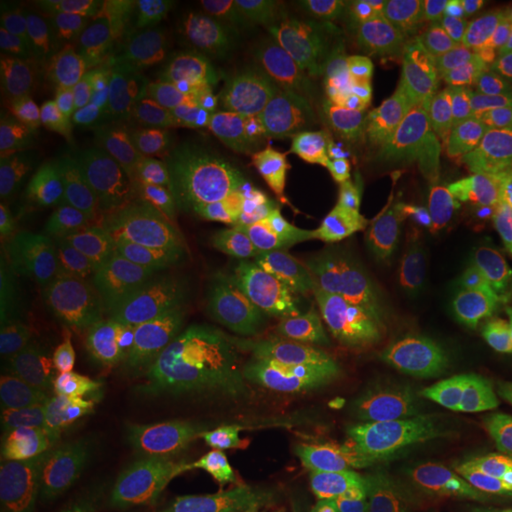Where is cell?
Segmentation results:
<instances>
[{
	"mask_svg": "<svg viewBox=\"0 0 512 512\" xmlns=\"http://www.w3.org/2000/svg\"><path fill=\"white\" fill-rule=\"evenodd\" d=\"M327 323L340 349L338 378L355 418L366 423L446 401L492 366L469 330L420 296L384 283L348 294Z\"/></svg>",
	"mask_w": 512,
	"mask_h": 512,
	"instance_id": "obj_1",
	"label": "cell"
},
{
	"mask_svg": "<svg viewBox=\"0 0 512 512\" xmlns=\"http://www.w3.org/2000/svg\"><path fill=\"white\" fill-rule=\"evenodd\" d=\"M198 452L230 482L249 480L321 499L374 501L372 482L355 454L302 408L279 397L205 429Z\"/></svg>",
	"mask_w": 512,
	"mask_h": 512,
	"instance_id": "obj_2",
	"label": "cell"
},
{
	"mask_svg": "<svg viewBox=\"0 0 512 512\" xmlns=\"http://www.w3.org/2000/svg\"><path fill=\"white\" fill-rule=\"evenodd\" d=\"M150 313L196 395L202 433L274 399L270 366L207 298L177 294Z\"/></svg>",
	"mask_w": 512,
	"mask_h": 512,
	"instance_id": "obj_3",
	"label": "cell"
},
{
	"mask_svg": "<svg viewBox=\"0 0 512 512\" xmlns=\"http://www.w3.org/2000/svg\"><path fill=\"white\" fill-rule=\"evenodd\" d=\"M363 65L389 103L416 116L450 118L473 92L475 61L412 27H376L366 37Z\"/></svg>",
	"mask_w": 512,
	"mask_h": 512,
	"instance_id": "obj_4",
	"label": "cell"
},
{
	"mask_svg": "<svg viewBox=\"0 0 512 512\" xmlns=\"http://www.w3.org/2000/svg\"><path fill=\"white\" fill-rule=\"evenodd\" d=\"M219 196L205 247L262 238L275 207L293 196L300 164L283 143L236 129L222 131Z\"/></svg>",
	"mask_w": 512,
	"mask_h": 512,
	"instance_id": "obj_5",
	"label": "cell"
},
{
	"mask_svg": "<svg viewBox=\"0 0 512 512\" xmlns=\"http://www.w3.org/2000/svg\"><path fill=\"white\" fill-rule=\"evenodd\" d=\"M338 84L321 55H300L266 63L213 124L283 143L323 126L334 110Z\"/></svg>",
	"mask_w": 512,
	"mask_h": 512,
	"instance_id": "obj_6",
	"label": "cell"
},
{
	"mask_svg": "<svg viewBox=\"0 0 512 512\" xmlns=\"http://www.w3.org/2000/svg\"><path fill=\"white\" fill-rule=\"evenodd\" d=\"M128 374L129 406L162 421L186 442L202 435L198 401L150 310H128L109 321Z\"/></svg>",
	"mask_w": 512,
	"mask_h": 512,
	"instance_id": "obj_7",
	"label": "cell"
},
{
	"mask_svg": "<svg viewBox=\"0 0 512 512\" xmlns=\"http://www.w3.org/2000/svg\"><path fill=\"white\" fill-rule=\"evenodd\" d=\"M440 156V145L420 118L389 101L349 109L317 150V162L340 167L374 165L391 175H427Z\"/></svg>",
	"mask_w": 512,
	"mask_h": 512,
	"instance_id": "obj_8",
	"label": "cell"
},
{
	"mask_svg": "<svg viewBox=\"0 0 512 512\" xmlns=\"http://www.w3.org/2000/svg\"><path fill=\"white\" fill-rule=\"evenodd\" d=\"M186 260L194 293L219 308L266 361L275 327L287 311L268 291L258 258L241 245H213Z\"/></svg>",
	"mask_w": 512,
	"mask_h": 512,
	"instance_id": "obj_9",
	"label": "cell"
},
{
	"mask_svg": "<svg viewBox=\"0 0 512 512\" xmlns=\"http://www.w3.org/2000/svg\"><path fill=\"white\" fill-rule=\"evenodd\" d=\"M232 82L236 80L219 42L203 33H190L158 74L150 97L181 141L219 120L220 103Z\"/></svg>",
	"mask_w": 512,
	"mask_h": 512,
	"instance_id": "obj_10",
	"label": "cell"
},
{
	"mask_svg": "<svg viewBox=\"0 0 512 512\" xmlns=\"http://www.w3.org/2000/svg\"><path fill=\"white\" fill-rule=\"evenodd\" d=\"M78 135L71 122L2 109L0 164L12 203L61 192L73 171Z\"/></svg>",
	"mask_w": 512,
	"mask_h": 512,
	"instance_id": "obj_11",
	"label": "cell"
},
{
	"mask_svg": "<svg viewBox=\"0 0 512 512\" xmlns=\"http://www.w3.org/2000/svg\"><path fill=\"white\" fill-rule=\"evenodd\" d=\"M439 202L452 222L512 232V135L482 141L454 160Z\"/></svg>",
	"mask_w": 512,
	"mask_h": 512,
	"instance_id": "obj_12",
	"label": "cell"
},
{
	"mask_svg": "<svg viewBox=\"0 0 512 512\" xmlns=\"http://www.w3.org/2000/svg\"><path fill=\"white\" fill-rule=\"evenodd\" d=\"M78 308L65 298L0 317V393L14 401L29 393L76 327Z\"/></svg>",
	"mask_w": 512,
	"mask_h": 512,
	"instance_id": "obj_13",
	"label": "cell"
},
{
	"mask_svg": "<svg viewBox=\"0 0 512 512\" xmlns=\"http://www.w3.org/2000/svg\"><path fill=\"white\" fill-rule=\"evenodd\" d=\"M52 393L84 416L129 406L128 374L109 321L82 330L65 349L55 366Z\"/></svg>",
	"mask_w": 512,
	"mask_h": 512,
	"instance_id": "obj_14",
	"label": "cell"
},
{
	"mask_svg": "<svg viewBox=\"0 0 512 512\" xmlns=\"http://www.w3.org/2000/svg\"><path fill=\"white\" fill-rule=\"evenodd\" d=\"M54 38L59 90L71 124L92 139L101 120L124 97L93 31L63 19L48 18Z\"/></svg>",
	"mask_w": 512,
	"mask_h": 512,
	"instance_id": "obj_15",
	"label": "cell"
},
{
	"mask_svg": "<svg viewBox=\"0 0 512 512\" xmlns=\"http://www.w3.org/2000/svg\"><path fill=\"white\" fill-rule=\"evenodd\" d=\"M490 238L492 232L476 226L439 222L425 228L416 256L465 302L507 310L512 296L495 275Z\"/></svg>",
	"mask_w": 512,
	"mask_h": 512,
	"instance_id": "obj_16",
	"label": "cell"
},
{
	"mask_svg": "<svg viewBox=\"0 0 512 512\" xmlns=\"http://www.w3.org/2000/svg\"><path fill=\"white\" fill-rule=\"evenodd\" d=\"M177 141L148 90L124 95L92 135L93 152L112 179L147 177Z\"/></svg>",
	"mask_w": 512,
	"mask_h": 512,
	"instance_id": "obj_17",
	"label": "cell"
},
{
	"mask_svg": "<svg viewBox=\"0 0 512 512\" xmlns=\"http://www.w3.org/2000/svg\"><path fill=\"white\" fill-rule=\"evenodd\" d=\"M129 478L169 512H224L232 482L202 452H177Z\"/></svg>",
	"mask_w": 512,
	"mask_h": 512,
	"instance_id": "obj_18",
	"label": "cell"
},
{
	"mask_svg": "<svg viewBox=\"0 0 512 512\" xmlns=\"http://www.w3.org/2000/svg\"><path fill=\"white\" fill-rule=\"evenodd\" d=\"M69 262L16 228H2L0 304L2 315L61 298L69 289Z\"/></svg>",
	"mask_w": 512,
	"mask_h": 512,
	"instance_id": "obj_19",
	"label": "cell"
},
{
	"mask_svg": "<svg viewBox=\"0 0 512 512\" xmlns=\"http://www.w3.org/2000/svg\"><path fill=\"white\" fill-rule=\"evenodd\" d=\"M181 442L162 421L126 406L114 412L90 450L92 471L129 476L179 452Z\"/></svg>",
	"mask_w": 512,
	"mask_h": 512,
	"instance_id": "obj_20",
	"label": "cell"
},
{
	"mask_svg": "<svg viewBox=\"0 0 512 512\" xmlns=\"http://www.w3.org/2000/svg\"><path fill=\"white\" fill-rule=\"evenodd\" d=\"M275 302L289 313L330 317L346 298V275L336 258L281 255L258 258Z\"/></svg>",
	"mask_w": 512,
	"mask_h": 512,
	"instance_id": "obj_21",
	"label": "cell"
},
{
	"mask_svg": "<svg viewBox=\"0 0 512 512\" xmlns=\"http://www.w3.org/2000/svg\"><path fill=\"white\" fill-rule=\"evenodd\" d=\"M10 512H114L109 482L92 469L42 463L10 490Z\"/></svg>",
	"mask_w": 512,
	"mask_h": 512,
	"instance_id": "obj_22",
	"label": "cell"
},
{
	"mask_svg": "<svg viewBox=\"0 0 512 512\" xmlns=\"http://www.w3.org/2000/svg\"><path fill=\"white\" fill-rule=\"evenodd\" d=\"M431 499L459 512H512V494L494 467L475 454L435 461L423 475Z\"/></svg>",
	"mask_w": 512,
	"mask_h": 512,
	"instance_id": "obj_23",
	"label": "cell"
},
{
	"mask_svg": "<svg viewBox=\"0 0 512 512\" xmlns=\"http://www.w3.org/2000/svg\"><path fill=\"white\" fill-rule=\"evenodd\" d=\"M92 31L124 95L137 90L150 92L165 63L183 42L179 35L154 29L107 27Z\"/></svg>",
	"mask_w": 512,
	"mask_h": 512,
	"instance_id": "obj_24",
	"label": "cell"
},
{
	"mask_svg": "<svg viewBox=\"0 0 512 512\" xmlns=\"http://www.w3.org/2000/svg\"><path fill=\"white\" fill-rule=\"evenodd\" d=\"M268 366L274 397L302 408L313 420L319 421L334 439L351 450L353 421L357 418L340 378L327 372L298 370L272 363H268Z\"/></svg>",
	"mask_w": 512,
	"mask_h": 512,
	"instance_id": "obj_25",
	"label": "cell"
},
{
	"mask_svg": "<svg viewBox=\"0 0 512 512\" xmlns=\"http://www.w3.org/2000/svg\"><path fill=\"white\" fill-rule=\"evenodd\" d=\"M401 10L412 29L475 63L478 57H494L503 48L471 0H404Z\"/></svg>",
	"mask_w": 512,
	"mask_h": 512,
	"instance_id": "obj_26",
	"label": "cell"
},
{
	"mask_svg": "<svg viewBox=\"0 0 512 512\" xmlns=\"http://www.w3.org/2000/svg\"><path fill=\"white\" fill-rule=\"evenodd\" d=\"M262 238L274 241L289 255L321 258L355 255L342 222L294 194L275 207Z\"/></svg>",
	"mask_w": 512,
	"mask_h": 512,
	"instance_id": "obj_27",
	"label": "cell"
},
{
	"mask_svg": "<svg viewBox=\"0 0 512 512\" xmlns=\"http://www.w3.org/2000/svg\"><path fill=\"white\" fill-rule=\"evenodd\" d=\"M202 0H78L69 10L92 29L137 27L186 37L202 21Z\"/></svg>",
	"mask_w": 512,
	"mask_h": 512,
	"instance_id": "obj_28",
	"label": "cell"
},
{
	"mask_svg": "<svg viewBox=\"0 0 512 512\" xmlns=\"http://www.w3.org/2000/svg\"><path fill=\"white\" fill-rule=\"evenodd\" d=\"M342 0H275L270 2V61L310 55L334 33L348 14Z\"/></svg>",
	"mask_w": 512,
	"mask_h": 512,
	"instance_id": "obj_29",
	"label": "cell"
},
{
	"mask_svg": "<svg viewBox=\"0 0 512 512\" xmlns=\"http://www.w3.org/2000/svg\"><path fill=\"white\" fill-rule=\"evenodd\" d=\"M270 18V2L264 0H211L192 33L215 38L228 69L238 80L251 69V59Z\"/></svg>",
	"mask_w": 512,
	"mask_h": 512,
	"instance_id": "obj_30",
	"label": "cell"
},
{
	"mask_svg": "<svg viewBox=\"0 0 512 512\" xmlns=\"http://www.w3.org/2000/svg\"><path fill=\"white\" fill-rule=\"evenodd\" d=\"M293 194L338 220L348 219L363 209H393L389 190L365 186L346 167L317 160L300 164Z\"/></svg>",
	"mask_w": 512,
	"mask_h": 512,
	"instance_id": "obj_31",
	"label": "cell"
},
{
	"mask_svg": "<svg viewBox=\"0 0 512 512\" xmlns=\"http://www.w3.org/2000/svg\"><path fill=\"white\" fill-rule=\"evenodd\" d=\"M266 363L340 376L336 334L329 323L313 315L287 311L275 327Z\"/></svg>",
	"mask_w": 512,
	"mask_h": 512,
	"instance_id": "obj_32",
	"label": "cell"
},
{
	"mask_svg": "<svg viewBox=\"0 0 512 512\" xmlns=\"http://www.w3.org/2000/svg\"><path fill=\"white\" fill-rule=\"evenodd\" d=\"M82 247L93 258L122 270L135 283L145 281L147 247L116 217L109 200L93 202L82 217Z\"/></svg>",
	"mask_w": 512,
	"mask_h": 512,
	"instance_id": "obj_33",
	"label": "cell"
},
{
	"mask_svg": "<svg viewBox=\"0 0 512 512\" xmlns=\"http://www.w3.org/2000/svg\"><path fill=\"white\" fill-rule=\"evenodd\" d=\"M23 232L65 262H73L82 247V224L61 192L42 194L12 205Z\"/></svg>",
	"mask_w": 512,
	"mask_h": 512,
	"instance_id": "obj_34",
	"label": "cell"
},
{
	"mask_svg": "<svg viewBox=\"0 0 512 512\" xmlns=\"http://www.w3.org/2000/svg\"><path fill=\"white\" fill-rule=\"evenodd\" d=\"M340 222L355 255H416L427 228L393 209H363Z\"/></svg>",
	"mask_w": 512,
	"mask_h": 512,
	"instance_id": "obj_35",
	"label": "cell"
},
{
	"mask_svg": "<svg viewBox=\"0 0 512 512\" xmlns=\"http://www.w3.org/2000/svg\"><path fill=\"white\" fill-rule=\"evenodd\" d=\"M0 46V55H6L19 67L42 76L61 95L55 69L54 38L48 27V18L4 6Z\"/></svg>",
	"mask_w": 512,
	"mask_h": 512,
	"instance_id": "obj_36",
	"label": "cell"
},
{
	"mask_svg": "<svg viewBox=\"0 0 512 512\" xmlns=\"http://www.w3.org/2000/svg\"><path fill=\"white\" fill-rule=\"evenodd\" d=\"M384 423L406 439L444 444L456 450H465V454L473 448L475 442L465 431L448 399L440 403L393 410Z\"/></svg>",
	"mask_w": 512,
	"mask_h": 512,
	"instance_id": "obj_37",
	"label": "cell"
},
{
	"mask_svg": "<svg viewBox=\"0 0 512 512\" xmlns=\"http://www.w3.org/2000/svg\"><path fill=\"white\" fill-rule=\"evenodd\" d=\"M0 97L4 109L38 118L71 122L59 92L42 76L31 73L6 55H0Z\"/></svg>",
	"mask_w": 512,
	"mask_h": 512,
	"instance_id": "obj_38",
	"label": "cell"
},
{
	"mask_svg": "<svg viewBox=\"0 0 512 512\" xmlns=\"http://www.w3.org/2000/svg\"><path fill=\"white\" fill-rule=\"evenodd\" d=\"M232 499L245 512H372L374 501H338L289 494L249 480L232 482Z\"/></svg>",
	"mask_w": 512,
	"mask_h": 512,
	"instance_id": "obj_39",
	"label": "cell"
},
{
	"mask_svg": "<svg viewBox=\"0 0 512 512\" xmlns=\"http://www.w3.org/2000/svg\"><path fill=\"white\" fill-rule=\"evenodd\" d=\"M209 220L186 205L152 220L143 236L145 247L160 255H194L205 249Z\"/></svg>",
	"mask_w": 512,
	"mask_h": 512,
	"instance_id": "obj_40",
	"label": "cell"
},
{
	"mask_svg": "<svg viewBox=\"0 0 512 512\" xmlns=\"http://www.w3.org/2000/svg\"><path fill=\"white\" fill-rule=\"evenodd\" d=\"M147 186L152 220L179 207L186 186L181 141L169 148L164 158L154 165L147 175Z\"/></svg>",
	"mask_w": 512,
	"mask_h": 512,
	"instance_id": "obj_41",
	"label": "cell"
},
{
	"mask_svg": "<svg viewBox=\"0 0 512 512\" xmlns=\"http://www.w3.org/2000/svg\"><path fill=\"white\" fill-rule=\"evenodd\" d=\"M110 207L120 222L137 238H143L150 215L147 177H118L110 184Z\"/></svg>",
	"mask_w": 512,
	"mask_h": 512,
	"instance_id": "obj_42",
	"label": "cell"
},
{
	"mask_svg": "<svg viewBox=\"0 0 512 512\" xmlns=\"http://www.w3.org/2000/svg\"><path fill=\"white\" fill-rule=\"evenodd\" d=\"M31 459V444L14 410L6 404L0 408V471L2 478L10 480L23 476Z\"/></svg>",
	"mask_w": 512,
	"mask_h": 512,
	"instance_id": "obj_43",
	"label": "cell"
},
{
	"mask_svg": "<svg viewBox=\"0 0 512 512\" xmlns=\"http://www.w3.org/2000/svg\"><path fill=\"white\" fill-rule=\"evenodd\" d=\"M389 192L393 200V211H397L406 219L418 222L421 226L433 224L431 220L435 217L439 196H435L433 190L427 186L423 173L408 177Z\"/></svg>",
	"mask_w": 512,
	"mask_h": 512,
	"instance_id": "obj_44",
	"label": "cell"
},
{
	"mask_svg": "<svg viewBox=\"0 0 512 512\" xmlns=\"http://www.w3.org/2000/svg\"><path fill=\"white\" fill-rule=\"evenodd\" d=\"M109 482L114 512H169L129 476H105Z\"/></svg>",
	"mask_w": 512,
	"mask_h": 512,
	"instance_id": "obj_45",
	"label": "cell"
},
{
	"mask_svg": "<svg viewBox=\"0 0 512 512\" xmlns=\"http://www.w3.org/2000/svg\"><path fill=\"white\" fill-rule=\"evenodd\" d=\"M471 4L494 37L503 46H512V0H471Z\"/></svg>",
	"mask_w": 512,
	"mask_h": 512,
	"instance_id": "obj_46",
	"label": "cell"
},
{
	"mask_svg": "<svg viewBox=\"0 0 512 512\" xmlns=\"http://www.w3.org/2000/svg\"><path fill=\"white\" fill-rule=\"evenodd\" d=\"M490 256L497 279L512 296V232L492 234Z\"/></svg>",
	"mask_w": 512,
	"mask_h": 512,
	"instance_id": "obj_47",
	"label": "cell"
},
{
	"mask_svg": "<svg viewBox=\"0 0 512 512\" xmlns=\"http://www.w3.org/2000/svg\"><path fill=\"white\" fill-rule=\"evenodd\" d=\"M469 454H475L478 458L484 459L488 465H492L495 473L501 476L503 484L512 494V446L497 452H469Z\"/></svg>",
	"mask_w": 512,
	"mask_h": 512,
	"instance_id": "obj_48",
	"label": "cell"
},
{
	"mask_svg": "<svg viewBox=\"0 0 512 512\" xmlns=\"http://www.w3.org/2000/svg\"><path fill=\"white\" fill-rule=\"evenodd\" d=\"M503 327L512 336V304L507 310L503 311Z\"/></svg>",
	"mask_w": 512,
	"mask_h": 512,
	"instance_id": "obj_49",
	"label": "cell"
},
{
	"mask_svg": "<svg viewBox=\"0 0 512 512\" xmlns=\"http://www.w3.org/2000/svg\"><path fill=\"white\" fill-rule=\"evenodd\" d=\"M224 512H245L243 511V509H239L238 505H236V503H234V501H232V503H230V507H228V509H226V511Z\"/></svg>",
	"mask_w": 512,
	"mask_h": 512,
	"instance_id": "obj_50",
	"label": "cell"
},
{
	"mask_svg": "<svg viewBox=\"0 0 512 512\" xmlns=\"http://www.w3.org/2000/svg\"><path fill=\"white\" fill-rule=\"evenodd\" d=\"M2 512H10V509H8V511H6V509H4V511H2Z\"/></svg>",
	"mask_w": 512,
	"mask_h": 512,
	"instance_id": "obj_51",
	"label": "cell"
}]
</instances>
